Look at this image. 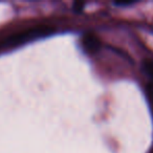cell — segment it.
<instances>
[{"instance_id":"cell-1","label":"cell","mask_w":153,"mask_h":153,"mask_svg":"<svg viewBox=\"0 0 153 153\" xmlns=\"http://www.w3.org/2000/svg\"><path fill=\"white\" fill-rule=\"evenodd\" d=\"M55 30L56 28L51 25H37L34 27H30L27 30L15 33L12 36L7 37L5 40L1 42V46L5 48H14V47L25 44L30 41L51 36L55 33Z\"/></svg>"},{"instance_id":"cell-2","label":"cell","mask_w":153,"mask_h":153,"mask_svg":"<svg viewBox=\"0 0 153 153\" xmlns=\"http://www.w3.org/2000/svg\"><path fill=\"white\" fill-rule=\"evenodd\" d=\"M81 46L85 53L94 55L100 51L102 42L94 33H86L81 39Z\"/></svg>"},{"instance_id":"cell-3","label":"cell","mask_w":153,"mask_h":153,"mask_svg":"<svg viewBox=\"0 0 153 153\" xmlns=\"http://www.w3.org/2000/svg\"><path fill=\"white\" fill-rule=\"evenodd\" d=\"M143 67H144L145 72L153 78V60L145 59L143 61Z\"/></svg>"},{"instance_id":"cell-4","label":"cell","mask_w":153,"mask_h":153,"mask_svg":"<svg viewBox=\"0 0 153 153\" xmlns=\"http://www.w3.org/2000/svg\"><path fill=\"white\" fill-rule=\"evenodd\" d=\"M145 90H146V94H147V98H148L149 102H150L151 106L153 108V83L150 82L146 85L145 87Z\"/></svg>"}]
</instances>
